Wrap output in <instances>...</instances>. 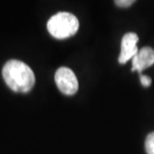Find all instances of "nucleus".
Here are the masks:
<instances>
[{
    "instance_id": "1",
    "label": "nucleus",
    "mask_w": 154,
    "mask_h": 154,
    "mask_svg": "<svg viewBox=\"0 0 154 154\" xmlns=\"http://www.w3.org/2000/svg\"><path fill=\"white\" fill-rule=\"evenodd\" d=\"M6 85L14 92L27 93L35 84V75L26 63L20 60H8L2 68Z\"/></svg>"
},
{
    "instance_id": "2",
    "label": "nucleus",
    "mask_w": 154,
    "mask_h": 154,
    "mask_svg": "<svg viewBox=\"0 0 154 154\" xmlns=\"http://www.w3.org/2000/svg\"><path fill=\"white\" fill-rule=\"evenodd\" d=\"M79 21L75 15L69 12H58L50 17L47 22V30L56 39H66L76 34Z\"/></svg>"
},
{
    "instance_id": "3",
    "label": "nucleus",
    "mask_w": 154,
    "mask_h": 154,
    "mask_svg": "<svg viewBox=\"0 0 154 154\" xmlns=\"http://www.w3.org/2000/svg\"><path fill=\"white\" fill-rule=\"evenodd\" d=\"M55 83L64 95H74L78 90V80L75 73L68 67H60L55 72Z\"/></svg>"
},
{
    "instance_id": "4",
    "label": "nucleus",
    "mask_w": 154,
    "mask_h": 154,
    "mask_svg": "<svg viewBox=\"0 0 154 154\" xmlns=\"http://www.w3.org/2000/svg\"><path fill=\"white\" fill-rule=\"evenodd\" d=\"M138 36L136 33L129 32L122 37L121 40V51H120L118 62L120 64H125L129 60H132L133 57L137 54L138 48Z\"/></svg>"
},
{
    "instance_id": "5",
    "label": "nucleus",
    "mask_w": 154,
    "mask_h": 154,
    "mask_svg": "<svg viewBox=\"0 0 154 154\" xmlns=\"http://www.w3.org/2000/svg\"><path fill=\"white\" fill-rule=\"evenodd\" d=\"M154 64V49L151 47H143L138 50L137 54L132 59V71L141 73Z\"/></svg>"
},
{
    "instance_id": "6",
    "label": "nucleus",
    "mask_w": 154,
    "mask_h": 154,
    "mask_svg": "<svg viewBox=\"0 0 154 154\" xmlns=\"http://www.w3.org/2000/svg\"><path fill=\"white\" fill-rule=\"evenodd\" d=\"M145 151L147 154H154V131L147 135L145 140Z\"/></svg>"
},
{
    "instance_id": "7",
    "label": "nucleus",
    "mask_w": 154,
    "mask_h": 154,
    "mask_svg": "<svg viewBox=\"0 0 154 154\" xmlns=\"http://www.w3.org/2000/svg\"><path fill=\"white\" fill-rule=\"evenodd\" d=\"M114 3L119 7H129L134 3V0H116Z\"/></svg>"
},
{
    "instance_id": "8",
    "label": "nucleus",
    "mask_w": 154,
    "mask_h": 154,
    "mask_svg": "<svg viewBox=\"0 0 154 154\" xmlns=\"http://www.w3.org/2000/svg\"><path fill=\"white\" fill-rule=\"evenodd\" d=\"M140 82L144 87H149V86L151 85V78L147 75L141 74L140 75Z\"/></svg>"
}]
</instances>
